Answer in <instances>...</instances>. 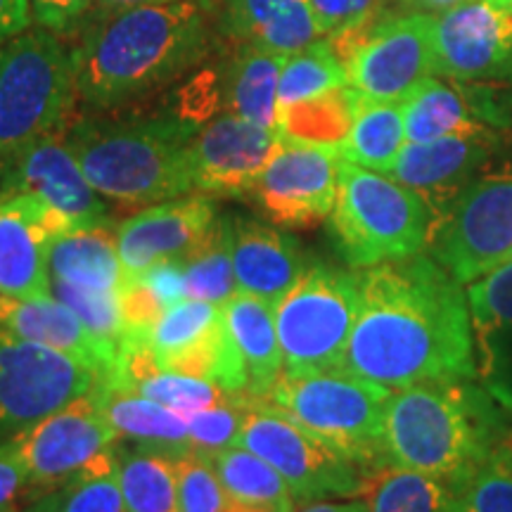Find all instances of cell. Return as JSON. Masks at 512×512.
<instances>
[{"mask_svg":"<svg viewBox=\"0 0 512 512\" xmlns=\"http://www.w3.org/2000/svg\"><path fill=\"white\" fill-rule=\"evenodd\" d=\"M472 311L458 283L430 254L358 271V316L339 370L382 387L472 380Z\"/></svg>","mask_w":512,"mask_h":512,"instance_id":"cell-1","label":"cell"},{"mask_svg":"<svg viewBox=\"0 0 512 512\" xmlns=\"http://www.w3.org/2000/svg\"><path fill=\"white\" fill-rule=\"evenodd\" d=\"M216 19L211 0L98 10L72 46L79 100L110 112L181 79L219 48Z\"/></svg>","mask_w":512,"mask_h":512,"instance_id":"cell-2","label":"cell"},{"mask_svg":"<svg viewBox=\"0 0 512 512\" xmlns=\"http://www.w3.org/2000/svg\"><path fill=\"white\" fill-rule=\"evenodd\" d=\"M197 128L174 110L83 117L69 124L64 140L102 197L126 207H150L192 195L190 145Z\"/></svg>","mask_w":512,"mask_h":512,"instance_id":"cell-3","label":"cell"},{"mask_svg":"<svg viewBox=\"0 0 512 512\" xmlns=\"http://www.w3.org/2000/svg\"><path fill=\"white\" fill-rule=\"evenodd\" d=\"M494 401L467 380L396 389L384 413L387 465L458 484L508 441H498Z\"/></svg>","mask_w":512,"mask_h":512,"instance_id":"cell-4","label":"cell"},{"mask_svg":"<svg viewBox=\"0 0 512 512\" xmlns=\"http://www.w3.org/2000/svg\"><path fill=\"white\" fill-rule=\"evenodd\" d=\"M79 100L72 48L27 29L0 46V178L38 140L67 133Z\"/></svg>","mask_w":512,"mask_h":512,"instance_id":"cell-5","label":"cell"},{"mask_svg":"<svg viewBox=\"0 0 512 512\" xmlns=\"http://www.w3.org/2000/svg\"><path fill=\"white\" fill-rule=\"evenodd\" d=\"M434 211L430 202L380 171L342 159L330 235L349 268L389 264L427 249Z\"/></svg>","mask_w":512,"mask_h":512,"instance_id":"cell-6","label":"cell"},{"mask_svg":"<svg viewBox=\"0 0 512 512\" xmlns=\"http://www.w3.org/2000/svg\"><path fill=\"white\" fill-rule=\"evenodd\" d=\"M392 389L344 370L311 375H280L266 403L290 415L363 470L387 467L384 413Z\"/></svg>","mask_w":512,"mask_h":512,"instance_id":"cell-7","label":"cell"},{"mask_svg":"<svg viewBox=\"0 0 512 512\" xmlns=\"http://www.w3.org/2000/svg\"><path fill=\"white\" fill-rule=\"evenodd\" d=\"M358 316V273L313 261L275 306L287 375L339 370Z\"/></svg>","mask_w":512,"mask_h":512,"instance_id":"cell-8","label":"cell"},{"mask_svg":"<svg viewBox=\"0 0 512 512\" xmlns=\"http://www.w3.org/2000/svg\"><path fill=\"white\" fill-rule=\"evenodd\" d=\"M347 69L349 88L373 102H403L437 76L434 15L403 12L375 17L366 27L330 38Z\"/></svg>","mask_w":512,"mask_h":512,"instance_id":"cell-9","label":"cell"},{"mask_svg":"<svg viewBox=\"0 0 512 512\" xmlns=\"http://www.w3.org/2000/svg\"><path fill=\"white\" fill-rule=\"evenodd\" d=\"M427 252L458 283L470 285L512 259V176L467 183L434 211Z\"/></svg>","mask_w":512,"mask_h":512,"instance_id":"cell-10","label":"cell"},{"mask_svg":"<svg viewBox=\"0 0 512 512\" xmlns=\"http://www.w3.org/2000/svg\"><path fill=\"white\" fill-rule=\"evenodd\" d=\"M240 446L273 465L297 503L354 498L368 489L370 472L266 401L249 408Z\"/></svg>","mask_w":512,"mask_h":512,"instance_id":"cell-11","label":"cell"},{"mask_svg":"<svg viewBox=\"0 0 512 512\" xmlns=\"http://www.w3.org/2000/svg\"><path fill=\"white\" fill-rule=\"evenodd\" d=\"M79 358L15 335L0 325V430L19 432L100 384Z\"/></svg>","mask_w":512,"mask_h":512,"instance_id":"cell-12","label":"cell"},{"mask_svg":"<svg viewBox=\"0 0 512 512\" xmlns=\"http://www.w3.org/2000/svg\"><path fill=\"white\" fill-rule=\"evenodd\" d=\"M119 439L93 389L15 432L8 444L41 498L112 453Z\"/></svg>","mask_w":512,"mask_h":512,"instance_id":"cell-13","label":"cell"},{"mask_svg":"<svg viewBox=\"0 0 512 512\" xmlns=\"http://www.w3.org/2000/svg\"><path fill=\"white\" fill-rule=\"evenodd\" d=\"M147 351L159 370L202 377L228 396L247 399V370L230 335L223 306L183 299L162 313L147 337Z\"/></svg>","mask_w":512,"mask_h":512,"instance_id":"cell-14","label":"cell"},{"mask_svg":"<svg viewBox=\"0 0 512 512\" xmlns=\"http://www.w3.org/2000/svg\"><path fill=\"white\" fill-rule=\"evenodd\" d=\"M337 147L283 138L247 200L280 228H313L328 221L339 190Z\"/></svg>","mask_w":512,"mask_h":512,"instance_id":"cell-15","label":"cell"},{"mask_svg":"<svg viewBox=\"0 0 512 512\" xmlns=\"http://www.w3.org/2000/svg\"><path fill=\"white\" fill-rule=\"evenodd\" d=\"M434 48L444 79L512 81V0H467L434 15Z\"/></svg>","mask_w":512,"mask_h":512,"instance_id":"cell-16","label":"cell"},{"mask_svg":"<svg viewBox=\"0 0 512 512\" xmlns=\"http://www.w3.org/2000/svg\"><path fill=\"white\" fill-rule=\"evenodd\" d=\"M283 133L219 114L197 128L190 145L192 192L209 197H245L271 162Z\"/></svg>","mask_w":512,"mask_h":512,"instance_id":"cell-17","label":"cell"},{"mask_svg":"<svg viewBox=\"0 0 512 512\" xmlns=\"http://www.w3.org/2000/svg\"><path fill=\"white\" fill-rule=\"evenodd\" d=\"M72 221L36 195L0 197V294L50 297V242Z\"/></svg>","mask_w":512,"mask_h":512,"instance_id":"cell-18","label":"cell"},{"mask_svg":"<svg viewBox=\"0 0 512 512\" xmlns=\"http://www.w3.org/2000/svg\"><path fill=\"white\" fill-rule=\"evenodd\" d=\"M221 216L209 195H183L140 209L119 221V259L126 278L140 275L164 259H181L200 242Z\"/></svg>","mask_w":512,"mask_h":512,"instance_id":"cell-19","label":"cell"},{"mask_svg":"<svg viewBox=\"0 0 512 512\" xmlns=\"http://www.w3.org/2000/svg\"><path fill=\"white\" fill-rule=\"evenodd\" d=\"M36 195L72 223L110 216L105 197L83 176L64 133L48 136L22 152L0 178V197Z\"/></svg>","mask_w":512,"mask_h":512,"instance_id":"cell-20","label":"cell"},{"mask_svg":"<svg viewBox=\"0 0 512 512\" xmlns=\"http://www.w3.org/2000/svg\"><path fill=\"white\" fill-rule=\"evenodd\" d=\"M313 261L285 228L254 216H233V266L238 292L278 306Z\"/></svg>","mask_w":512,"mask_h":512,"instance_id":"cell-21","label":"cell"},{"mask_svg":"<svg viewBox=\"0 0 512 512\" xmlns=\"http://www.w3.org/2000/svg\"><path fill=\"white\" fill-rule=\"evenodd\" d=\"M494 133H465L430 143H406L387 176L420 192L432 211L444 207L470 183V176L491 157Z\"/></svg>","mask_w":512,"mask_h":512,"instance_id":"cell-22","label":"cell"},{"mask_svg":"<svg viewBox=\"0 0 512 512\" xmlns=\"http://www.w3.org/2000/svg\"><path fill=\"white\" fill-rule=\"evenodd\" d=\"M0 325L19 337L29 339V342L79 358L86 366L98 370L102 380L112 375L121 361L117 349L95 337L81 323V318L53 294L34 299L3 297L0 294Z\"/></svg>","mask_w":512,"mask_h":512,"instance_id":"cell-23","label":"cell"},{"mask_svg":"<svg viewBox=\"0 0 512 512\" xmlns=\"http://www.w3.org/2000/svg\"><path fill=\"white\" fill-rule=\"evenodd\" d=\"M117 221L110 216L72 223L50 242V283H67L91 292H121L126 273L119 259Z\"/></svg>","mask_w":512,"mask_h":512,"instance_id":"cell-24","label":"cell"},{"mask_svg":"<svg viewBox=\"0 0 512 512\" xmlns=\"http://www.w3.org/2000/svg\"><path fill=\"white\" fill-rule=\"evenodd\" d=\"M223 29L240 43L290 57L316 43L320 27L311 0H221Z\"/></svg>","mask_w":512,"mask_h":512,"instance_id":"cell-25","label":"cell"},{"mask_svg":"<svg viewBox=\"0 0 512 512\" xmlns=\"http://www.w3.org/2000/svg\"><path fill=\"white\" fill-rule=\"evenodd\" d=\"M285 57L264 48L238 43L219 67L221 114L254 121V124L280 131L278 83Z\"/></svg>","mask_w":512,"mask_h":512,"instance_id":"cell-26","label":"cell"},{"mask_svg":"<svg viewBox=\"0 0 512 512\" xmlns=\"http://www.w3.org/2000/svg\"><path fill=\"white\" fill-rule=\"evenodd\" d=\"M95 394L107 420L121 439L131 441V446L150 448L176 460L192 453L188 422L183 415L114 382H100Z\"/></svg>","mask_w":512,"mask_h":512,"instance_id":"cell-27","label":"cell"},{"mask_svg":"<svg viewBox=\"0 0 512 512\" xmlns=\"http://www.w3.org/2000/svg\"><path fill=\"white\" fill-rule=\"evenodd\" d=\"M223 316L247 370V399L266 401L285 373L275 309L264 299L238 292L223 306Z\"/></svg>","mask_w":512,"mask_h":512,"instance_id":"cell-28","label":"cell"},{"mask_svg":"<svg viewBox=\"0 0 512 512\" xmlns=\"http://www.w3.org/2000/svg\"><path fill=\"white\" fill-rule=\"evenodd\" d=\"M401 110L408 143H430L448 136L489 131L482 124V114L472 110L465 95L441 81V76H430L420 83L401 102Z\"/></svg>","mask_w":512,"mask_h":512,"instance_id":"cell-29","label":"cell"},{"mask_svg":"<svg viewBox=\"0 0 512 512\" xmlns=\"http://www.w3.org/2000/svg\"><path fill=\"white\" fill-rule=\"evenodd\" d=\"M401 102H358V110L347 138L337 145L339 157L363 169L389 174L406 145Z\"/></svg>","mask_w":512,"mask_h":512,"instance_id":"cell-30","label":"cell"},{"mask_svg":"<svg viewBox=\"0 0 512 512\" xmlns=\"http://www.w3.org/2000/svg\"><path fill=\"white\" fill-rule=\"evenodd\" d=\"M126 512H178V460L140 446H117Z\"/></svg>","mask_w":512,"mask_h":512,"instance_id":"cell-31","label":"cell"},{"mask_svg":"<svg viewBox=\"0 0 512 512\" xmlns=\"http://www.w3.org/2000/svg\"><path fill=\"white\" fill-rule=\"evenodd\" d=\"M363 498L370 512H458L456 484L406 467L373 472Z\"/></svg>","mask_w":512,"mask_h":512,"instance_id":"cell-32","label":"cell"},{"mask_svg":"<svg viewBox=\"0 0 512 512\" xmlns=\"http://www.w3.org/2000/svg\"><path fill=\"white\" fill-rule=\"evenodd\" d=\"M209 463L228 494L238 498L240 503L264 512H292L297 508L290 486L278 475V470L249 448H226L216 453Z\"/></svg>","mask_w":512,"mask_h":512,"instance_id":"cell-33","label":"cell"},{"mask_svg":"<svg viewBox=\"0 0 512 512\" xmlns=\"http://www.w3.org/2000/svg\"><path fill=\"white\" fill-rule=\"evenodd\" d=\"M188 297L226 306L238 294L233 266V216L221 214L209 233L181 256Z\"/></svg>","mask_w":512,"mask_h":512,"instance_id":"cell-34","label":"cell"},{"mask_svg":"<svg viewBox=\"0 0 512 512\" xmlns=\"http://www.w3.org/2000/svg\"><path fill=\"white\" fill-rule=\"evenodd\" d=\"M358 93L344 86L280 110V133L287 140L337 147L347 138L358 110Z\"/></svg>","mask_w":512,"mask_h":512,"instance_id":"cell-35","label":"cell"},{"mask_svg":"<svg viewBox=\"0 0 512 512\" xmlns=\"http://www.w3.org/2000/svg\"><path fill=\"white\" fill-rule=\"evenodd\" d=\"M22 512H126L117 448L67 484L36 498Z\"/></svg>","mask_w":512,"mask_h":512,"instance_id":"cell-36","label":"cell"},{"mask_svg":"<svg viewBox=\"0 0 512 512\" xmlns=\"http://www.w3.org/2000/svg\"><path fill=\"white\" fill-rule=\"evenodd\" d=\"M344 86H349L347 69L330 38L323 36L299 53L285 57L278 83V105L285 110Z\"/></svg>","mask_w":512,"mask_h":512,"instance_id":"cell-37","label":"cell"},{"mask_svg":"<svg viewBox=\"0 0 512 512\" xmlns=\"http://www.w3.org/2000/svg\"><path fill=\"white\" fill-rule=\"evenodd\" d=\"M254 399L233 396V399L219 403V406L204 408L185 418L192 441V456L211 460L216 453L226 448L240 446L242 427H245L247 413Z\"/></svg>","mask_w":512,"mask_h":512,"instance_id":"cell-38","label":"cell"},{"mask_svg":"<svg viewBox=\"0 0 512 512\" xmlns=\"http://www.w3.org/2000/svg\"><path fill=\"white\" fill-rule=\"evenodd\" d=\"M178 512H264L228 494L209 460L178 458Z\"/></svg>","mask_w":512,"mask_h":512,"instance_id":"cell-39","label":"cell"},{"mask_svg":"<svg viewBox=\"0 0 512 512\" xmlns=\"http://www.w3.org/2000/svg\"><path fill=\"white\" fill-rule=\"evenodd\" d=\"M458 489V512H512V463L501 446Z\"/></svg>","mask_w":512,"mask_h":512,"instance_id":"cell-40","label":"cell"},{"mask_svg":"<svg viewBox=\"0 0 512 512\" xmlns=\"http://www.w3.org/2000/svg\"><path fill=\"white\" fill-rule=\"evenodd\" d=\"M50 294L67 304L81 323L107 342L119 354H124V323H121L119 292H91L67 283H50Z\"/></svg>","mask_w":512,"mask_h":512,"instance_id":"cell-41","label":"cell"},{"mask_svg":"<svg viewBox=\"0 0 512 512\" xmlns=\"http://www.w3.org/2000/svg\"><path fill=\"white\" fill-rule=\"evenodd\" d=\"M465 292L477 328H512V259L467 285Z\"/></svg>","mask_w":512,"mask_h":512,"instance_id":"cell-42","label":"cell"},{"mask_svg":"<svg viewBox=\"0 0 512 512\" xmlns=\"http://www.w3.org/2000/svg\"><path fill=\"white\" fill-rule=\"evenodd\" d=\"M384 0H311L313 15L325 38H337L366 27L380 15Z\"/></svg>","mask_w":512,"mask_h":512,"instance_id":"cell-43","label":"cell"},{"mask_svg":"<svg viewBox=\"0 0 512 512\" xmlns=\"http://www.w3.org/2000/svg\"><path fill=\"white\" fill-rule=\"evenodd\" d=\"M36 489L8 441L0 444V512H22L36 501Z\"/></svg>","mask_w":512,"mask_h":512,"instance_id":"cell-44","label":"cell"},{"mask_svg":"<svg viewBox=\"0 0 512 512\" xmlns=\"http://www.w3.org/2000/svg\"><path fill=\"white\" fill-rule=\"evenodd\" d=\"M133 278L143 280V285L155 294L166 309L171 304L188 299V280H185V271L178 259L157 261V264H152L140 275H133Z\"/></svg>","mask_w":512,"mask_h":512,"instance_id":"cell-45","label":"cell"},{"mask_svg":"<svg viewBox=\"0 0 512 512\" xmlns=\"http://www.w3.org/2000/svg\"><path fill=\"white\" fill-rule=\"evenodd\" d=\"M31 17L38 27L64 34L81 24L83 15L93 8L95 0H29Z\"/></svg>","mask_w":512,"mask_h":512,"instance_id":"cell-46","label":"cell"},{"mask_svg":"<svg viewBox=\"0 0 512 512\" xmlns=\"http://www.w3.org/2000/svg\"><path fill=\"white\" fill-rule=\"evenodd\" d=\"M31 24V3L29 0H0V46Z\"/></svg>","mask_w":512,"mask_h":512,"instance_id":"cell-47","label":"cell"},{"mask_svg":"<svg viewBox=\"0 0 512 512\" xmlns=\"http://www.w3.org/2000/svg\"><path fill=\"white\" fill-rule=\"evenodd\" d=\"M292 512H370L366 498H356V501H306L297 503Z\"/></svg>","mask_w":512,"mask_h":512,"instance_id":"cell-48","label":"cell"},{"mask_svg":"<svg viewBox=\"0 0 512 512\" xmlns=\"http://www.w3.org/2000/svg\"><path fill=\"white\" fill-rule=\"evenodd\" d=\"M401 3L411 10L430 12V15H441V12L458 8V5L467 3V0H401Z\"/></svg>","mask_w":512,"mask_h":512,"instance_id":"cell-49","label":"cell"},{"mask_svg":"<svg viewBox=\"0 0 512 512\" xmlns=\"http://www.w3.org/2000/svg\"><path fill=\"white\" fill-rule=\"evenodd\" d=\"M157 3H176V0H95L98 10H119L133 8V5H157Z\"/></svg>","mask_w":512,"mask_h":512,"instance_id":"cell-50","label":"cell"},{"mask_svg":"<svg viewBox=\"0 0 512 512\" xmlns=\"http://www.w3.org/2000/svg\"><path fill=\"white\" fill-rule=\"evenodd\" d=\"M503 448H505V453H508V458H510V463H512V441H508V444H505Z\"/></svg>","mask_w":512,"mask_h":512,"instance_id":"cell-51","label":"cell"}]
</instances>
